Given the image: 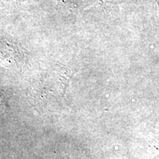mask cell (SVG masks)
<instances>
[{
    "label": "cell",
    "instance_id": "7a4b0ae2",
    "mask_svg": "<svg viewBox=\"0 0 159 159\" xmlns=\"http://www.w3.org/2000/svg\"><path fill=\"white\" fill-rule=\"evenodd\" d=\"M9 1H14L17 2H27L28 0H9Z\"/></svg>",
    "mask_w": 159,
    "mask_h": 159
},
{
    "label": "cell",
    "instance_id": "3957f363",
    "mask_svg": "<svg viewBox=\"0 0 159 159\" xmlns=\"http://www.w3.org/2000/svg\"><path fill=\"white\" fill-rule=\"evenodd\" d=\"M156 1L157 2V3H158V6H159V0H156Z\"/></svg>",
    "mask_w": 159,
    "mask_h": 159
},
{
    "label": "cell",
    "instance_id": "6da1fadb",
    "mask_svg": "<svg viewBox=\"0 0 159 159\" xmlns=\"http://www.w3.org/2000/svg\"><path fill=\"white\" fill-rule=\"evenodd\" d=\"M87 0H62V2L72 8H79L81 5L86 2Z\"/></svg>",
    "mask_w": 159,
    "mask_h": 159
}]
</instances>
